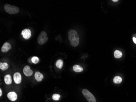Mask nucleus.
I'll use <instances>...</instances> for the list:
<instances>
[{
    "instance_id": "1",
    "label": "nucleus",
    "mask_w": 136,
    "mask_h": 102,
    "mask_svg": "<svg viewBox=\"0 0 136 102\" xmlns=\"http://www.w3.org/2000/svg\"><path fill=\"white\" fill-rule=\"evenodd\" d=\"M68 35L71 45L74 47L77 46L80 42V38L77 31L73 30H70L68 31Z\"/></svg>"
},
{
    "instance_id": "2",
    "label": "nucleus",
    "mask_w": 136,
    "mask_h": 102,
    "mask_svg": "<svg viewBox=\"0 0 136 102\" xmlns=\"http://www.w3.org/2000/svg\"><path fill=\"white\" fill-rule=\"evenodd\" d=\"M5 11L10 14H14L19 12V9L17 7L6 4L4 5Z\"/></svg>"
},
{
    "instance_id": "3",
    "label": "nucleus",
    "mask_w": 136,
    "mask_h": 102,
    "mask_svg": "<svg viewBox=\"0 0 136 102\" xmlns=\"http://www.w3.org/2000/svg\"><path fill=\"white\" fill-rule=\"evenodd\" d=\"M48 40L47 34L44 31H41L37 39V42L40 45L45 44Z\"/></svg>"
},
{
    "instance_id": "4",
    "label": "nucleus",
    "mask_w": 136,
    "mask_h": 102,
    "mask_svg": "<svg viewBox=\"0 0 136 102\" xmlns=\"http://www.w3.org/2000/svg\"><path fill=\"white\" fill-rule=\"evenodd\" d=\"M82 94L86 99L89 102H96V98L92 94L86 89H84L82 91Z\"/></svg>"
},
{
    "instance_id": "5",
    "label": "nucleus",
    "mask_w": 136,
    "mask_h": 102,
    "mask_svg": "<svg viewBox=\"0 0 136 102\" xmlns=\"http://www.w3.org/2000/svg\"><path fill=\"white\" fill-rule=\"evenodd\" d=\"M21 35L25 39H29L31 36V31L28 29H25L22 31Z\"/></svg>"
},
{
    "instance_id": "6",
    "label": "nucleus",
    "mask_w": 136,
    "mask_h": 102,
    "mask_svg": "<svg viewBox=\"0 0 136 102\" xmlns=\"http://www.w3.org/2000/svg\"><path fill=\"white\" fill-rule=\"evenodd\" d=\"M23 72L26 76H30L33 74V71L30 69V67L28 65L25 66L23 69Z\"/></svg>"
},
{
    "instance_id": "7",
    "label": "nucleus",
    "mask_w": 136,
    "mask_h": 102,
    "mask_svg": "<svg viewBox=\"0 0 136 102\" xmlns=\"http://www.w3.org/2000/svg\"><path fill=\"white\" fill-rule=\"evenodd\" d=\"M14 82L17 84H20L21 80H22V77L20 73L19 72H16L14 75Z\"/></svg>"
},
{
    "instance_id": "8",
    "label": "nucleus",
    "mask_w": 136,
    "mask_h": 102,
    "mask_svg": "<svg viewBox=\"0 0 136 102\" xmlns=\"http://www.w3.org/2000/svg\"><path fill=\"white\" fill-rule=\"evenodd\" d=\"M11 48V46L9 42H5L4 43V44H3V45L2 46L1 50L2 52H3V53H6Z\"/></svg>"
},
{
    "instance_id": "9",
    "label": "nucleus",
    "mask_w": 136,
    "mask_h": 102,
    "mask_svg": "<svg viewBox=\"0 0 136 102\" xmlns=\"http://www.w3.org/2000/svg\"><path fill=\"white\" fill-rule=\"evenodd\" d=\"M7 96L9 99L12 101H15L17 99V95L14 91L8 93Z\"/></svg>"
},
{
    "instance_id": "10",
    "label": "nucleus",
    "mask_w": 136,
    "mask_h": 102,
    "mask_svg": "<svg viewBox=\"0 0 136 102\" xmlns=\"http://www.w3.org/2000/svg\"><path fill=\"white\" fill-rule=\"evenodd\" d=\"M35 78L38 82H40L44 78V76L42 74L39 72H36L35 74Z\"/></svg>"
},
{
    "instance_id": "11",
    "label": "nucleus",
    "mask_w": 136,
    "mask_h": 102,
    "mask_svg": "<svg viewBox=\"0 0 136 102\" xmlns=\"http://www.w3.org/2000/svg\"><path fill=\"white\" fill-rule=\"evenodd\" d=\"M4 81L7 85H10L12 83V79L10 74H7L4 77Z\"/></svg>"
},
{
    "instance_id": "12",
    "label": "nucleus",
    "mask_w": 136,
    "mask_h": 102,
    "mask_svg": "<svg viewBox=\"0 0 136 102\" xmlns=\"http://www.w3.org/2000/svg\"><path fill=\"white\" fill-rule=\"evenodd\" d=\"M73 70L76 72H81L83 70V68L82 67L79 65L75 64L73 66Z\"/></svg>"
},
{
    "instance_id": "13",
    "label": "nucleus",
    "mask_w": 136,
    "mask_h": 102,
    "mask_svg": "<svg viewBox=\"0 0 136 102\" xmlns=\"http://www.w3.org/2000/svg\"><path fill=\"white\" fill-rule=\"evenodd\" d=\"M9 68V65L6 63H0V69L3 71L6 70Z\"/></svg>"
},
{
    "instance_id": "14",
    "label": "nucleus",
    "mask_w": 136,
    "mask_h": 102,
    "mask_svg": "<svg viewBox=\"0 0 136 102\" xmlns=\"http://www.w3.org/2000/svg\"><path fill=\"white\" fill-rule=\"evenodd\" d=\"M55 65L57 67V68H58L59 69H61L62 68L63 65V62L62 60L61 59L58 60L56 62Z\"/></svg>"
},
{
    "instance_id": "15",
    "label": "nucleus",
    "mask_w": 136,
    "mask_h": 102,
    "mask_svg": "<svg viewBox=\"0 0 136 102\" xmlns=\"http://www.w3.org/2000/svg\"><path fill=\"white\" fill-rule=\"evenodd\" d=\"M122 78L119 76H115L113 79V82L115 84H119L122 82Z\"/></svg>"
},
{
    "instance_id": "16",
    "label": "nucleus",
    "mask_w": 136,
    "mask_h": 102,
    "mask_svg": "<svg viewBox=\"0 0 136 102\" xmlns=\"http://www.w3.org/2000/svg\"><path fill=\"white\" fill-rule=\"evenodd\" d=\"M122 53L120 51L117 50L115 51L114 52V56L115 58H121L122 56Z\"/></svg>"
},
{
    "instance_id": "17",
    "label": "nucleus",
    "mask_w": 136,
    "mask_h": 102,
    "mask_svg": "<svg viewBox=\"0 0 136 102\" xmlns=\"http://www.w3.org/2000/svg\"><path fill=\"white\" fill-rule=\"evenodd\" d=\"M31 60L33 63L36 64L39 62V58L38 57H33L31 58Z\"/></svg>"
},
{
    "instance_id": "18",
    "label": "nucleus",
    "mask_w": 136,
    "mask_h": 102,
    "mask_svg": "<svg viewBox=\"0 0 136 102\" xmlns=\"http://www.w3.org/2000/svg\"><path fill=\"white\" fill-rule=\"evenodd\" d=\"M60 98V96L59 94H54L52 96V98L54 101H58Z\"/></svg>"
},
{
    "instance_id": "19",
    "label": "nucleus",
    "mask_w": 136,
    "mask_h": 102,
    "mask_svg": "<svg viewBox=\"0 0 136 102\" xmlns=\"http://www.w3.org/2000/svg\"><path fill=\"white\" fill-rule=\"evenodd\" d=\"M132 39H133V42L136 44V38L135 37H133Z\"/></svg>"
},
{
    "instance_id": "20",
    "label": "nucleus",
    "mask_w": 136,
    "mask_h": 102,
    "mask_svg": "<svg viewBox=\"0 0 136 102\" xmlns=\"http://www.w3.org/2000/svg\"><path fill=\"white\" fill-rule=\"evenodd\" d=\"M2 95V91L1 89H0V96H1Z\"/></svg>"
},
{
    "instance_id": "21",
    "label": "nucleus",
    "mask_w": 136,
    "mask_h": 102,
    "mask_svg": "<svg viewBox=\"0 0 136 102\" xmlns=\"http://www.w3.org/2000/svg\"><path fill=\"white\" fill-rule=\"evenodd\" d=\"M112 1L114 2H116L118 1V0H113Z\"/></svg>"
}]
</instances>
